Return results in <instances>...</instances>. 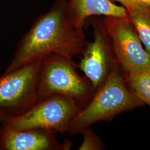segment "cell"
I'll use <instances>...</instances> for the list:
<instances>
[{
	"mask_svg": "<svg viewBox=\"0 0 150 150\" xmlns=\"http://www.w3.org/2000/svg\"><path fill=\"white\" fill-rule=\"evenodd\" d=\"M144 105L129 85L116 60L106 80L71 121L69 134H81L94 123L110 121L120 113Z\"/></svg>",
	"mask_w": 150,
	"mask_h": 150,
	"instance_id": "obj_2",
	"label": "cell"
},
{
	"mask_svg": "<svg viewBox=\"0 0 150 150\" xmlns=\"http://www.w3.org/2000/svg\"><path fill=\"white\" fill-rule=\"evenodd\" d=\"M129 21L134 27L145 50L150 55V6L136 4L127 11Z\"/></svg>",
	"mask_w": 150,
	"mask_h": 150,
	"instance_id": "obj_10",
	"label": "cell"
},
{
	"mask_svg": "<svg viewBox=\"0 0 150 150\" xmlns=\"http://www.w3.org/2000/svg\"><path fill=\"white\" fill-rule=\"evenodd\" d=\"M93 23V41L87 44L77 67L84 73L96 92L106 80L116 59L101 22Z\"/></svg>",
	"mask_w": 150,
	"mask_h": 150,
	"instance_id": "obj_7",
	"label": "cell"
},
{
	"mask_svg": "<svg viewBox=\"0 0 150 150\" xmlns=\"http://www.w3.org/2000/svg\"><path fill=\"white\" fill-rule=\"evenodd\" d=\"M41 60L0 77V111L8 117L26 112L42 99L40 90Z\"/></svg>",
	"mask_w": 150,
	"mask_h": 150,
	"instance_id": "obj_5",
	"label": "cell"
},
{
	"mask_svg": "<svg viewBox=\"0 0 150 150\" xmlns=\"http://www.w3.org/2000/svg\"><path fill=\"white\" fill-rule=\"evenodd\" d=\"M120 2L121 5L124 6V7L128 11L130 8L136 4L134 0H115Z\"/></svg>",
	"mask_w": 150,
	"mask_h": 150,
	"instance_id": "obj_13",
	"label": "cell"
},
{
	"mask_svg": "<svg viewBox=\"0 0 150 150\" xmlns=\"http://www.w3.org/2000/svg\"><path fill=\"white\" fill-rule=\"evenodd\" d=\"M87 44L83 27L76 25L69 1L57 0L50 11L38 17L19 41L4 74L53 54L73 59L82 54Z\"/></svg>",
	"mask_w": 150,
	"mask_h": 150,
	"instance_id": "obj_1",
	"label": "cell"
},
{
	"mask_svg": "<svg viewBox=\"0 0 150 150\" xmlns=\"http://www.w3.org/2000/svg\"><path fill=\"white\" fill-rule=\"evenodd\" d=\"M136 4H142L145 5L150 6V0H134Z\"/></svg>",
	"mask_w": 150,
	"mask_h": 150,
	"instance_id": "obj_14",
	"label": "cell"
},
{
	"mask_svg": "<svg viewBox=\"0 0 150 150\" xmlns=\"http://www.w3.org/2000/svg\"><path fill=\"white\" fill-rule=\"evenodd\" d=\"M82 108L71 98L52 95L41 99L21 115L8 117L3 123L17 130L47 129L65 134L69 133L71 121Z\"/></svg>",
	"mask_w": 150,
	"mask_h": 150,
	"instance_id": "obj_4",
	"label": "cell"
},
{
	"mask_svg": "<svg viewBox=\"0 0 150 150\" xmlns=\"http://www.w3.org/2000/svg\"><path fill=\"white\" fill-rule=\"evenodd\" d=\"M70 13L76 25L83 27L86 20L93 16L129 18L127 10L110 0H70Z\"/></svg>",
	"mask_w": 150,
	"mask_h": 150,
	"instance_id": "obj_9",
	"label": "cell"
},
{
	"mask_svg": "<svg viewBox=\"0 0 150 150\" xmlns=\"http://www.w3.org/2000/svg\"><path fill=\"white\" fill-rule=\"evenodd\" d=\"M7 118H8V116L6 115L5 113L0 111V123H3L5 122L7 120Z\"/></svg>",
	"mask_w": 150,
	"mask_h": 150,
	"instance_id": "obj_15",
	"label": "cell"
},
{
	"mask_svg": "<svg viewBox=\"0 0 150 150\" xmlns=\"http://www.w3.org/2000/svg\"><path fill=\"white\" fill-rule=\"evenodd\" d=\"M127 79L136 96L150 107V70H142L127 75Z\"/></svg>",
	"mask_w": 150,
	"mask_h": 150,
	"instance_id": "obj_11",
	"label": "cell"
},
{
	"mask_svg": "<svg viewBox=\"0 0 150 150\" xmlns=\"http://www.w3.org/2000/svg\"><path fill=\"white\" fill-rule=\"evenodd\" d=\"M83 141L79 148V150H101L105 146L101 139L90 127L85 129L82 133Z\"/></svg>",
	"mask_w": 150,
	"mask_h": 150,
	"instance_id": "obj_12",
	"label": "cell"
},
{
	"mask_svg": "<svg viewBox=\"0 0 150 150\" xmlns=\"http://www.w3.org/2000/svg\"><path fill=\"white\" fill-rule=\"evenodd\" d=\"M101 23L115 59L127 75L150 70V55L129 18L106 17Z\"/></svg>",
	"mask_w": 150,
	"mask_h": 150,
	"instance_id": "obj_6",
	"label": "cell"
},
{
	"mask_svg": "<svg viewBox=\"0 0 150 150\" xmlns=\"http://www.w3.org/2000/svg\"><path fill=\"white\" fill-rule=\"evenodd\" d=\"M73 59L53 54L41 60L40 90L41 98L60 95L69 97L82 108L91 101L95 92L87 79L77 71Z\"/></svg>",
	"mask_w": 150,
	"mask_h": 150,
	"instance_id": "obj_3",
	"label": "cell"
},
{
	"mask_svg": "<svg viewBox=\"0 0 150 150\" xmlns=\"http://www.w3.org/2000/svg\"><path fill=\"white\" fill-rule=\"evenodd\" d=\"M0 139L1 150H69L72 142L66 139L60 143L57 132L50 129H32L17 130L2 123Z\"/></svg>",
	"mask_w": 150,
	"mask_h": 150,
	"instance_id": "obj_8",
	"label": "cell"
},
{
	"mask_svg": "<svg viewBox=\"0 0 150 150\" xmlns=\"http://www.w3.org/2000/svg\"><path fill=\"white\" fill-rule=\"evenodd\" d=\"M2 129H3V126H0V139H1V134H2ZM0 150H1V144H0Z\"/></svg>",
	"mask_w": 150,
	"mask_h": 150,
	"instance_id": "obj_16",
	"label": "cell"
}]
</instances>
